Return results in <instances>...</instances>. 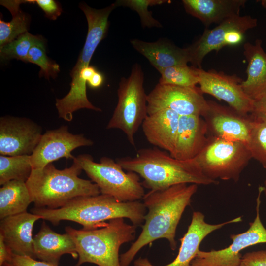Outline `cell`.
Masks as SVG:
<instances>
[{
  "label": "cell",
  "instance_id": "1",
  "mask_svg": "<svg viewBox=\"0 0 266 266\" xmlns=\"http://www.w3.org/2000/svg\"><path fill=\"white\" fill-rule=\"evenodd\" d=\"M197 189L196 184L184 183L145 194L143 204L148 212L142 231L130 248L120 255V266H129L140 249L159 239H167L174 250L177 226Z\"/></svg>",
  "mask_w": 266,
  "mask_h": 266
},
{
  "label": "cell",
  "instance_id": "2",
  "mask_svg": "<svg viewBox=\"0 0 266 266\" xmlns=\"http://www.w3.org/2000/svg\"><path fill=\"white\" fill-rule=\"evenodd\" d=\"M31 212L54 225L67 220L81 225L84 230H92L105 226L107 221L119 218L129 219L133 224L140 225L146 208L139 201L119 202L111 196L100 194L76 198L57 209L35 207Z\"/></svg>",
  "mask_w": 266,
  "mask_h": 266
},
{
  "label": "cell",
  "instance_id": "3",
  "mask_svg": "<svg viewBox=\"0 0 266 266\" xmlns=\"http://www.w3.org/2000/svg\"><path fill=\"white\" fill-rule=\"evenodd\" d=\"M116 162L125 170L137 173L143 179L144 187L161 190L180 184H217L206 177L195 159L182 161L157 147L142 148L133 157H123Z\"/></svg>",
  "mask_w": 266,
  "mask_h": 266
},
{
  "label": "cell",
  "instance_id": "4",
  "mask_svg": "<svg viewBox=\"0 0 266 266\" xmlns=\"http://www.w3.org/2000/svg\"><path fill=\"white\" fill-rule=\"evenodd\" d=\"M82 170L75 161L70 167L62 170L52 163L32 170L26 183L35 207L55 209L76 198L100 194L96 184L79 177Z\"/></svg>",
  "mask_w": 266,
  "mask_h": 266
},
{
  "label": "cell",
  "instance_id": "5",
  "mask_svg": "<svg viewBox=\"0 0 266 266\" xmlns=\"http://www.w3.org/2000/svg\"><path fill=\"white\" fill-rule=\"evenodd\" d=\"M79 7L87 20V34L76 64L70 73L72 78L70 91L63 98L56 99L55 104L59 117L66 121H71L74 112L80 109L101 111L88 100L86 87L81 83L80 73L89 66L95 50L105 37L109 27L108 17L112 11L116 8L114 3L101 9L92 8L85 3H80Z\"/></svg>",
  "mask_w": 266,
  "mask_h": 266
},
{
  "label": "cell",
  "instance_id": "6",
  "mask_svg": "<svg viewBox=\"0 0 266 266\" xmlns=\"http://www.w3.org/2000/svg\"><path fill=\"white\" fill-rule=\"evenodd\" d=\"M124 219H111L105 226L92 230L66 227V233L73 240L78 256L75 266L86 263L98 266H121L120 248L135 239L137 227L128 224Z\"/></svg>",
  "mask_w": 266,
  "mask_h": 266
},
{
  "label": "cell",
  "instance_id": "7",
  "mask_svg": "<svg viewBox=\"0 0 266 266\" xmlns=\"http://www.w3.org/2000/svg\"><path fill=\"white\" fill-rule=\"evenodd\" d=\"M81 166L91 181L98 186L101 194L113 197L119 202L139 201L145 195L139 176L132 171L125 172L114 160L102 157L99 163L88 154L80 155L73 160Z\"/></svg>",
  "mask_w": 266,
  "mask_h": 266
},
{
  "label": "cell",
  "instance_id": "8",
  "mask_svg": "<svg viewBox=\"0 0 266 266\" xmlns=\"http://www.w3.org/2000/svg\"><path fill=\"white\" fill-rule=\"evenodd\" d=\"M144 73L141 66H132L127 78L122 77L117 90L118 101L107 125V129L121 130L134 146V135L147 116V95L143 87Z\"/></svg>",
  "mask_w": 266,
  "mask_h": 266
},
{
  "label": "cell",
  "instance_id": "9",
  "mask_svg": "<svg viewBox=\"0 0 266 266\" xmlns=\"http://www.w3.org/2000/svg\"><path fill=\"white\" fill-rule=\"evenodd\" d=\"M251 158L246 143L211 135L195 159L208 178L237 182Z\"/></svg>",
  "mask_w": 266,
  "mask_h": 266
},
{
  "label": "cell",
  "instance_id": "10",
  "mask_svg": "<svg viewBox=\"0 0 266 266\" xmlns=\"http://www.w3.org/2000/svg\"><path fill=\"white\" fill-rule=\"evenodd\" d=\"M257 25V19L249 15L229 18L212 29H205L200 37L187 47L190 63L201 68L205 56L212 51H219L226 46L240 44L245 32Z\"/></svg>",
  "mask_w": 266,
  "mask_h": 266
},
{
  "label": "cell",
  "instance_id": "11",
  "mask_svg": "<svg viewBox=\"0 0 266 266\" xmlns=\"http://www.w3.org/2000/svg\"><path fill=\"white\" fill-rule=\"evenodd\" d=\"M263 191V187H259L256 200V216L253 222L250 223L248 230L241 233L231 235L233 242L224 249L209 251L199 250L191 266H239L243 249L266 243V229L260 217V198Z\"/></svg>",
  "mask_w": 266,
  "mask_h": 266
},
{
  "label": "cell",
  "instance_id": "12",
  "mask_svg": "<svg viewBox=\"0 0 266 266\" xmlns=\"http://www.w3.org/2000/svg\"><path fill=\"white\" fill-rule=\"evenodd\" d=\"M147 114L169 109L179 116L204 117L209 104L200 88L157 84L147 96Z\"/></svg>",
  "mask_w": 266,
  "mask_h": 266
},
{
  "label": "cell",
  "instance_id": "13",
  "mask_svg": "<svg viewBox=\"0 0 266 266\" xmlns=\"http://www.w3.org/2000/svg\"><path fill=\"white\" fill-rule=\"evenodd\" d=\"M93 145L83 134L70 133L67 126H62L43 133L31 155L32 170L41 169L60 158L75 159L71 152L81 146Z\"/></svg>",
  "mask_w": 266,
  "mask_h": 266
},
{
  "label": "cell",
  "instance_id": "14",
  "mask_svg": "<svg viewBox=\"0 0 266 266\" xmlns=\"http://www.w3.org/2000/svg\"><path fill=\"white\" fill-rule=\"evenodd\" d=\"M41 127L25 117L6 116L0 118V154L31 155L42 135Z\"/></svg>",
  "mask_w": 266,
  "mask_h": 266
},
{
  "label": "cell",
  "instance_id": "15",
  "mask_svg": "<svg viewBox=\"0 0 266 266\" xmlns=\"http://www.w3.org/2000/svg\"><path fill=\"white\" fill-rule=\"evenodd\" d=\"M199 84L203 93L224 100L238 113L248 115L253 108L254 100L242 89V80L236 75H229L213 70L205 71L197 67Z\"/></svg>",
  "mask_w": 266,
  "mask_h": 266
},
{
  "label": "cell",
  "instance_id": "16",
  "mask_svg": "<svg viewBox=\"0 0 266 266\" xmlns=\"http://www.w3.org/2000/svg\"><path fill=\"white\" fill-rule=\"evenodd\" d=\"M208 110L204 117L212 136L247 144L254 119L231 107L208 101Z\"/></svg>",
  "mask_w": 266,
  "mask_h": 266
},
{
  "label": "cell",
  "instance_id": "17",
  "mask_svg": "<svg viewBox=\"0 0 266 266\" xmlns=\"http://www.w3.org/2000/svg\"><path fill=\"white\" fill-rule=\"evenodd\" d=\"M242 217L217 224L207 223L204 215L200 212H193L188 230L180 239V246L178 254L171 263L162 266H191L202 241L210 233L226 225L241 222ZM134 266H158L152 264L146 258L139 257L134 262Z\"/></svg>",
  "mask_w": 266,
  "mask_h": 266
},
{
  "label": "cell",
  "instance_id": "18",
  "mask_svg": "<svg viewBox=\"0 0 266 266\" xmlns=\"http://www.w3.org/2000/svg\"><path fill=\"white\" fill-rule=\"evenodd\" d=\"M40 219L26 211L0 220V234L13 254L35 259L32 233L35 222Z\"/></svg>",
  "mask_w": 266,
  "mask_h": 266
},
{
  "label": "cell",
  "instance_id": "19",
  "mask_svg": "<svg viewBox=\"0 0 266 266\" xmlns=\"http://www.w3.org/2000/svg\"><path fill=\"white\" fill-rule=\"evenodd\" d=\"M208 132L201 116H180L174 146L170 155L182 161L195 158L207 142Z\"/></svg>",
  "mask_w": 266,
  "mask_h": 266
},
{
  "label": "cell",
  "instance_id": "20",
  "mask_svg": "<svg viewBox=\"0 0 266 266\" xmlns=\"http://www.w3.org/2000/svg\"><path fill=\"white\" fill-rule=\"evenodd\" d=\"M179 117L169 109H163L148 115L142 124L148 142L170 153L174 146Z\"/></svg>",
  "mask_w": 266,
  "mask_h": 266
},
{
  "label": "cell",
  "instance_id": "21",
  "mask_svg": "<svg viewBox=\"0 0 266 266\" xmlns=\"http://www.w3.org/2000/svg\"><path fill=\"white\" fill-rule=\"evenodd\" d=\"M35 259L59 266L61 257L69 254L78 258L75 245L67 233L59 234L53 231L44 221L38 233L33 238Z\"/></svg>",
  "mask_w": 266,
  "mask_h": 266
},
{
  "label": "cell",
  "instance_id": "22",
  "mask_svg": "<svg viewBox=\"0 0 266 266\" xmlns=\"http://www.w3.org/2000/svg\"><path fill=\"white\" fill-rule=\"evenodd\" d=\"M130 42L159 72L166 68L187 65L190 62L187 48H180L167 41L160 39L149 42L136 39L132 40Z\"/></svg>",
  "mask_w": 266,
  "mask_h": 266
},
{
  "label": "cell",
  "instance_id": "23",
  "mask_svg": "<svg viewBox=\"0 0 266 266\" xmlns=\"http://www.w3.org/2000/svg\"><path fill=\"white\" fill-rule=\"evenodd\" d=\"M245 0H183L186 11L208 27L220 24L225 20L239 15Z\"/></svg>",
  "mask_w": 266,
  "mask_h": 266
},
{
  "label": "cell",
  "instance_id": "24",
  "mask_svg": "<svg viewBox=\"0 0 266 266\" xmlns=\"http://www.w3.org/2000/svg\"><path fill=\"white\" fill-rule=\"evenodd\" d=\"M243 48L248 66L247 78L242 81L241 86L245 94L255 100L266 90V53L260 39L254 44L245 43Z\"/></svg>",
  "mask_w": 266,
  "mask_h": 266
},
{
  "label": "cell",
  "instance_id": "25",
  "mask_svg": "<svg viewBox=\"0 0 266 266\" xmlns=\"http://www.w3.org/2000/svg\"><path fill=\"white\" fill-rule=\"evenodd\" d=\"M32 202L26 182L8 181L0 188V219L27 211Z\"/></svg>",
  "mask_w": 266,
  "mask_h": 266
},
{
  "label": "cell",
  "instance_id": "26",
  "mask_svg": "<svg viewBox=\"0 0 266 266\" xmlns=\"http://www.w3.org/2000/svg\"><path fill=\"white\" fill-rule=\"evenodd\" d=\"M0 4L11 12L12 18L10 22L0 19V47L3 46L28 32L30 16L21 11L20 0H0Z\"/></svg>",
  "mask_w": 266,
  "mask_h": 266
},
{
  "label": "cell",
  "instance_id": "27",
  "mask_svg": "<svg viewBox=\"0 0 266 266\" xmlns=\"http://www.w3.org/2000/svg\"><path fill=\"white\" fill-rule=\"evenodd\" d=\"M32 171L31 155L0 156V185L11 180L26 182Z\"/></svg>",
  "mask_w": 266,
  "mask_h": 266
},
{
  "label": "cell",
  "instance_id": "28",
  "mask_svg": "<svg viewBox=\"0 0 266 266\" xmlns=\"http://www.w3.org/2000/svg\"><path fill=\"white\" fill-rule=\"evenodd\" d=\"M160 73L159 83L161 84L193 87L199 84L197 67L187 65H177L166 68Z\"/></svg>",
  "mask_w": 266,
  "mask_h": 266
},
{
  "label": "cell",
  "instance_id": "29",
  "mask_svg": "<svg viewBox=\"0 0 266 266\" xmlns=\"http://www.w3.org/2000/svg\"><path fill=\"white\" fill-rule=\"evenodd\" d=\"M43 38L40 35H33L27 32L11 42L0 47V58L2 60L15 59L27 63L30 49Z\"/></svg>",
  "mask_w": 266,
  "mask_h": 266
},
{
  "label": "cell",
  "instance_id": "30",
  "mask_svg": "<svg viewBox=\"0 0 266 266\" xmlns=\"http://www.w3.org/2000/svg\"><path fill=\"white\" fill-rule=\"evenodd\" d=\"M28 62L40 67V77H44L47 79L50 77L55 78L60 72L59 65L47 56L44 38L31 47L28 53Z\"/></svg>",
  "mask_w": 266,
  "mask_h": 266
},
{
  "label": "cell",
  "instance_id": "31",
  "mask_svg": "<svg viewBox=\"0 0 266 266\" xmlns=\"http://www.w3.org/2000/svg\"><path fill=\"white\" fill-rule=\"evenodd\" d=\"M247 144L252 158L266 168V120L254 119Z\"/></svg>",
  "mask_w": 266,
  "mask_h": 266
},
{
  "label": "cell",
  "instance_id": "32",
  "mask_svg": "<svg viewBox=\"0 0 266 266\" xmlns=\"http://www.w3.org/2000/svg\"><path fill=\"white\" fill-rule=\"evenodd\" d=\"M168 1L165 0H119L116 1L114 4L116 7H128L136 11L140 16L142 26L151 28L162 26L158 21L152 17V12L148 11V7L162 4Z\"/></svg>",
  "mask_w": 266,
  "mask_h": 266
},
{
  "label": "cell",
  "instance_id": "33",
  "mask_svg": "<svg viewBox=\"0 0 266 266\" xmlns=\"http://www.w3.org/2000/svg\"><path fill=\"white\" fill-rule=\"evenodd\" d=\"M21 3L37 4L44 12L46 17L55 20L62 12L60 4L54 0H21Z\"/></svg>",
  "mask_w": 266,
  "mask_h": 266
},
{
  "label": "cell",
  "instance_id": "34",
  "mask_svg": "<svg viewBox=\"0 0 266 266\" xmlns=\"http://www.w3.org/2000/svg\"><path fill=\"white\" fill-rule=\"evenodd\" d=\"M2 266H59L33 258L13 254L11 258Z\"/></svg>",
  "mask_w": 266,
  "mask_h": 266
},
{
  "label": "cell",
  "instance_id": "35",
  "mask_svg": "<svg viewBox=\"0 0 266 266\" xmlns=\"http://www.w3.org/2000/svg\"><path fill=\"white\" fill-rule=\"evenodd\" d=\"M239 266H266V250L246 253L242 256Z\"/></svg>",
  "mask_w": 266,
  "mask_h": 266
},
{
  "label": "cell",
  "instance_id": "36",
  "mask_svg": "<svg viewBox=\"0 0 266 266\" xmlns=\"http://www.w3.org/2000/svg\"><path fill=\"white\" fill-rule=\"evenodd\" d=\"M251 115L257 120H266V90L254 101Z\"/></svg>",
  "mask_w": 266,
  "mask_h": 266
},
{
  "label": "cell",
  "instance_id": "37",
  "mask_svg": "<svg viewBox=\"0 0 266 266\" xmlns=\"http://www.w3.org/2000/svg\"><path fill=\"white\" fill-rule=\"evenodd\" d=\"M12 255V252L5 243L3 236L0 234V266L8 261Z\"/></svg>",
  "mask_w": 266,
  "mask_h": 266
},
{
  "label": "cell",
  "instance_id": "38",
  "mask_svg": "<svg viewBox=\"0 0 266 266\" xmlns=\"http://www.w3.org/2000/svg\"><path fill=\"white\" fill-rule=\"evenodd\" d=\"M103 81V75L102 73L97 70L90 79L87 82V83L91 88L97 89L102 85Z\"/></svg>",
  "mask_w": 266,
  "mask_h": 266
},
{
  "label": "cell",
  "instance_id": "39",
  "mask_svg": "<svg viewBox=\"0 0 266 266\" xmlns=\"http://www.w3.org/2000/svg\"><path fill=\"white\" fill-rule=\"evenodd\" d=\"M263 191L266 197V179L265 180L264 182V186L263 187Z\"/></svg>",
  "mask_w": 266,
  "mask_h": 266
}]
</instances>
